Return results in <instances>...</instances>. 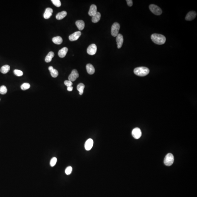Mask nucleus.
<instances>
[{
  "instance_id": "f257e3e1",
  "label": "nucleus",
  "mask_w": 197,
  "mask_h": 197,
  "mask_svg": "<svg viewBox=\"0 0 197 197\" xmlns=\"http://www.w3.org/2000/svg\"><path fill=\"white\" fill-rule=\"evenodd\" d=\"M151 38L155 44L159 45L165 44L166 40V38L165 36L163 35L156 33L153 34L151 35Z\"/></svg>"
},
{
  "instance_id": "f03ea898",
  "label": "nucleus",
  "mask_w": 197,
  "mask_h": 197,
  "mask_svg": "<svg viewBox=\"0 0 197 197\" xmlns=\"http://www.w3.org/2000/svg\"><path fill=\"white\" fill-rule=\"evenodd\" d=\"M150 72V70L146 67H139L134 69V72L137 76H145L148 75Z\"/></svg>"
},
{
  "instance_id": "7ed1b4c3",
  "label": "nucleus",
  "mask_w": 197,
  "mask_h": 197,
  "mask_svg": "<svg viewBox=\"0 0 197 197\" xmlns=\"http://www.w3.org/2000/svg\"><path fill=\"white\" fill-rule=\"evenodd\" d=\"M174 161V157L172 154H166L164 158V163L167 166H170L173 164Z\"/></svg>"
},
{
  "instance_id": "20e7f679",
  "label": "nucleus",
  "mask_w": 197,
  "mask_h": 197,
  "mask_svg": "<svg viewBox=\"0 0 197 197\" xmlns=\"http://www.w3.org/2000/svg\"><path fill=\"white\" fill-rule=\"evenodd\" d=\"M120 29V25L118 23H114L111 27V34L114 37H116L119 34Z\"/></svg>"
},
{
  "instance_id": "39448f33",
  "label": "nucleus",
  "mask_w": 197,
  "mask_h": 197,
  "mask_svg": "<svg viewBox=\"0 0 197 197\" xmlns=\"http://www.w3.org/2000/svg\"><path fill=\"white\" fill-rule=\"evenodd\" d=\"M149 8L151 11L155 15H159L162 14V10L157 5L152 4L149 6Z\"/></svg>"
},
{
  "instance_id": "423d86ee",
  "label": "nucleus",
  "mask_w": 197,
  "mask_h": 197,
  "mask_svg": "<svg viewBox=\"0 0 197 197\" xmlns=\"http://www.w3.org/2000/svg\"><path fill=\"white\" fill-rule=\"evenodd\" d=\"M79 77V73L76 69H74L68 77V79L71 82H74Z\"/></svg>"
},
{
  "instance_id": "0eeeda50",
  "label": "nucleus",
  "mask_w": 197,
  "mask_h": 197,
  "mask_svg": "<svg viewBox=\"0 0 197 197\" xmlns=\"http://www.w3.org/2000/svg\"><path fill=\"white\" fill-rule=\"evenodd\" d=\"M96 46L95 44H92L89 46L87 48V52L88 54L90 55H94L96 54L97 52Z\"/></svg>"
},
{
  "instance_id": "6e6552de",
  "label": "nucleus",
  "mask_w": 197,
  "mask_h": 197,
  "mask_svg": "<svg viewBox=\"0 0 197 197\" xmlns=\"http://www.w3.org/2000/svg\"><path fill=\"white\" fill-rule=\"evenodd\" d=\"M132 135L133 137L136 139H138L142 136L141 130L139 128H134L132 131Z\"/></svg>"
},
{
  "instance_id": "1a4fd4ad",
  "label": "nucleus",
  "mask_w": 197,
  "mask_h": 197,
  "mask_svg": "<svg viewBox=\"0 0 197 197\" xmlns=\"http://www.w3.org/2000/svg\"><path fill=\"white\" fill-rule=\"evenodd\" d=\"M81 34H82V33L80 31L75 32L74 33L69 35V40L71 41L77 40L81 36Z\"/></svg>"
},
{
  "instance_id": "9d476101",
  "label": "nucleus",
  "mask_w": 197,
  "mask_h": 197,
  "mask_svg": "<svg viewBox=\"0 0 197 197\" xmlns=\"http://www.w3.org/2000/svg\"><path fill=\"white\" fill-rule=\"evenodd\" d=\"M196 15L197 13L195 11H190L186 15L185 18V20L188 21L193 20L196 17Z\"/></svg>"
},
{
  "instance_id": "9b49d317",
  "label": "nucleus",
  "mask_w": 197,
  "mask_h": 197,
  "mask_svg": "<svg viewBox=\"0 0 197 197\" xmlns=\"http://www.w3.org/2000/svg\"><path fill=\"white\" fill-rule=\"evenodd\" d=\"M116 41L118 48L120 49L122 47L123 42V35L121 34H119L116 36Z\"/></svg>"
},
{
  "instance_id": "f8f14e48",
  "label": "nucleus",
  "mask_w": 197,
  "mask_h": 197,
  "mask_svg": "<svg viewBox=\"0 0 197 197\" xmlns=\"http://www.w3.org/2000/svg\"><path fill=\"white\" fill-rule=\"evenodd\" d=\"M93 145H94L93 140L92 139H89L85 143L84 145L85 149L87 151L90 150L93 147Z\"/></svg>"
},
{
  "instance_id": "ddd939ff",
  "label": "nucleus",
  "mask_w": 197,
  "mask_h": 197,
  "mask_svg": "<svg viewBox=\"0 0 197 197\" xmlns=\"http://www.w3.org/2000/svg\"><path fill=\"white\" fill-rule=\"evenodd\" d=\"M53 13V10L50 8H46L44 14V17L45 19H48L52 16Z\"/></svg>"
},
{
  "instance_id": "4468645a",
  "label": "nucleus",
  "mask_w": 197,
  "mask_h": 197,
  "mask_svg": "<svg viewBox=\"0 0 197 197\" xmlns=\"http://www.w3.org/2000/svg\"><path fill=\"white\" fill-rule=\"evenodd\" d=\"M97 8L96 6L95 5H92L90 7L88 12V14L89 16L93 17L96 13L97 12Z\"/></svg>"
},
{
  "instance_id": "2eb2a0df",
  "label": "nucleus",
  "mask_w": 197,
  "mask_h": 197,
  "mask_svg": "<svg viewBox=\"0 0 197 197\" xmlns=\"http://www.w3.org/2000/svg\"><path fill=\"white\" fill-rule=\"evenodd\" d=\"M68 49L67 48L64 47L60 49L58 52V55L60 58H64L66 56L68 51Z\"/></svg>"
},
{
  "instance_id": "dca6fc26",
  "label": "nucleus",
  "mask_w": 197,
  "mask_h": 197,
  "mask_svg": "<svg viewBox=\"0 0 197 197\" xmlns=\"http://www.w3.org/2000/svg\"><path fill=\"white\" fill-rule=\"evenodd\" d=\"M49 70L50 72V74L52 77L55 78L58 76L59 75V72L57 70L54 69L53 67L52 66L49 67Z\"/></svg>"
},
{
  "instance_id": "f3484780",
  "label": "nucleus",
  "mask_w": 197,
  "mask_h": 197,
  "mask_svg": "<svg viewBox=\"0 0 197 197\" xmlns=\"http://www.w3.org/2000/svg\"><path fill=\"white\" fill-rule=\"evenodd\" d=\"M86 69L88 74L90 75L93 74L95 72L94 67L91 64H88L87 65Z\"/></svg>"
},
{
  "instance_id": "a211bd4d",
  "label": "nucleus",
  "mask_w": 197,
  "mask_h": 197,
  "mask_svg": "<svg viewBox=\"0 0 197 197\" xmlns=\"http://www.w3.org/2000/svg\"><path fill=\"white\" fill-rule=\"evenodd\" d=\"M76 25L80 30H82L85 27V23L82 20H77L76 22Z\"/></svg>"
},
{
  "instance_id": "6ab92c4d",
  "label": "nucleus",
  "mask_w": 197,
  "mask_h": 197,
  "mask_svg": "<svg viewBox=\"0 0 197 197\" xmlns=\"http://www.w3.org/2000/svg\"><path fill=\"white\" fill-rule=\"evenodd\" d=\"M101 18V14L99 12H97L92 17V21L93 23H96L99 22Z\"/></svg>"
},
{
  "instance_id": "aec40b11",
  "label": "nucleus",
  "mask_w": 197,
  "mask_h": 197,
  "mask_svg": "<svg viewBox=\"0 0 197 197\" xmlns=\"http://www.w3.org/2000/svg\"><path fill=\"white\" fill-rule=\"evenodd\" d=\"M62 38L60 36L54 37L52 38V41L55 44L60 45L62 42Z\"/></svg>"
},
{
  "instance_id": "412c9836",
  "label": "nucleus",
  "mask_w": 197,
  "mask_h": 197,
  "mask_svg": "<svg viewBox=\"0 0 197 197\" xmlns=\"http://www.w3.org/2000/svg\"><path fill=\"white\" fill-rule=\"evenodd\" d=\"M67 13L66 11H62L58 13L56 16V18L57 20H61L67 16Z\"/></svg>"
},
{
  "instance_id": "4be33fe9",
  "label": "nucleus",
  "mask_w": 197,
  "mask_h": 197,
  "mask_svg": "<svg viewBox=\"0 0 197 197\" xmlns=\"http://www.w3.org/2000/svg\"><path fill=\"white\" fill-rule=\"evenodd\" d=\"M54 56V54L53 52H50L48 53L45 58V61L46 62H50L52 60V59Z\"/></svg>"
},
{
  "instance_id": "5701e85b",
  "label": "nucleus",
  "mask_w": 197,
  "mask_h": 197,
  "mask_svg": "<svg viewBox=\"0 0 197 197\" xmlns=\"http://www.w3.org/2000/svg\"><path fill=\"white\" fill-rule=\"evenodd\" d=\"M10 69V66L7 65H6L2 66L1 67L0 69V72L2 74H6L9 72Z\"/></svg>"
},
{
  "instance_id": "b1692460",
  "label": "nucleus",
  "mask_w": 197,
  "mask_h": 197,
  "mask_svg": "<svg viewBox=\"0 0 197 197\" xmlns=\"http://www.w3.org/2000/svg\"><path fill=\"white\" fill-rule=\"evenodd\" d=\"M85 88V86L83 83H80L77 85V89L79 92V94L82 95L83 94L84 88Z\"/></svg>"
},
{
  "instance_id": "393cba45",
  "label": "nucleus",
  "mask_w": 197,
  "mask_h": 197,
  "mask_svg": "<svg viewBox=\"0 0 197 197\" xmlns=\"http://www.w3.org/2000/svg\"><path fill=\"white\" fill-rule=\"evenodd\" d=\"M30 87V84L28 83H23L20 87L21 89L22 90H27V89H29Z\"/></svg>"
},
{
  "instance_id": "a878e982",
  "label": "nucleus",
  "mask_w": 197,
  "mask_h": 197,
  "mask_svg": "<svg viewBox=\"0 0 197 197\" xmlns=\"http://www.w3.org/2000/svg\"><path fill=\"white\" fill-rule=\"evenodd\" d=\"M7 89L6 87L5 86H1L0 87V94L2 95H5L7 93Z\"/></svg>"
},
{
  "instance_id": "bb28decb",
  "label": "nucleus",
  "mask_w": 197,
  "mask_h": 197,
  "mask_svg": "<svg viewBox=\"0 0 197 197\" xmlns=\"http://www.w3.org/2000/svg\"><path fill=\"white\" fill-rule=\"evenodd\" d=\"M51 1L53 3V5L56 7H59L61 6V4L60 0H52Z\"/></svg>"
},
{
  "instance_id": "cd10ccee",
  "label": "nucleus",
  "mask_w": 197,
  "mask_h": 197,
  "mask_svg": "<svg viewBox=\"0 0 197 197\" xmlns=\"http://www.w3.org/2000/svg\"><path fill=\"white\" fill-rule=\"evenodd\" d=\"M14 73L17 76H21L23 75L22 71L20 70L15 69L14 71Z\"/></svg>"
},
{
  "instance_id": "c85d7f7f",
  "label": "nucleus",
  "mask_w": 197,
  "mask_h": 197,
  "mask_svg": "<svg viewBox=\"0 0 197 197\" xmlns=\"http://www.w3.org/2000/svg\"><path fill=\"white\" fill-rule=\"evenodd\" d=\"M57 162V158H56V157H55L51 159L50 161V165L52 167H53V166H54L55 164H56Z\"/></svg>"
},
{
  "instance_id": "c756f323",
  "label": "nucleus",
  "mask_w": 197,
  "mask_h": 197,
  "mask_svg": "<svg viewBox=\"0 0 197 197\" xmlns=\"http://www.w3.org/2000/svg\"><path fill=\"white\" fill-rule=\"evenodd\" d=\"M72 171V167L71 166H69L66 168V170H65V173L66 175H70Z\"/></svg>"
},
{
  "instance_id": "7c9ffc66",
  "label": "nucleus",
  "mask_w": 197,
  "mask_h": 197,
  "mask_svg": "<svg viewBox=\"0 0 197 197\" xmlns=\"http://www.w3.org/2000/svg\"><path fill=\"white\" fill-rule=\"evenodd\" d=\"M64 84L65 86L67 87L72 86L73 85L72 82L69 80H65L64 82Z\"/></svg>"
},
{
  "instance_id": "2f4dec72",
  "label": "nucleus",
  "mask_w": 197,
  "mask_h": 197,
  "mask_svg": "<svg viewBox=\"0 0 197 197\" xmlns=\"http://www.w3.org/2000/svg\"><path fill=\"white\" fill-rule=\"evenodd\" d=\"M126 1L127 3V4H128L129 6L131 7L133 6V2L132 0H127Z\"/></svg>"
},
{
  "instance_id": "473e14b6",
  "label": "nucleus",
  "mask_w": 197,
  "mask_h": 197,
  "mask_svg": "<svg viewBox=\"0 0 197 197\" xmlns=\"http://www.w3.org/2000/svg\"><path fill=\"white\" fill-rule=\"evenodd\" d=\"M73 87L72 86L69 87H67L68 91H72L73 90Z\"/></svg>"
},
{
  "instance_id": "72a5a7b5",
  "label": "nucleus",
  "mask_w": 197,
  "mask_h": 197,
  "mask_svg": "<svg viewBox=\"0 0 197 197\" xmlns=\"http://www.w3.org/2000/svg\"></svg>"
}]
</instances>
